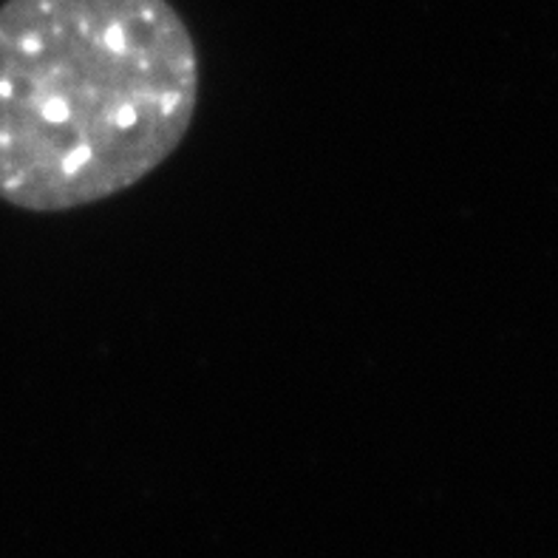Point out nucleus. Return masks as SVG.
<instances>
[{
    "mask_svg": "<svg viewBox=\"0 0 558 558\" xmlns=\"http://www.w3.org/2000/svg\"><path fill=\"white\" fill-rule=\"evenodd\" d=\"M196 106L198 51L170 0H3L0 202L69 213L131 191Z\"/></svg>",
    "mask_w": 558,
    "mask_h": 558,
    "instance_id": "nucleus-1",
    "label": "nucleus"
}]
</instances>
